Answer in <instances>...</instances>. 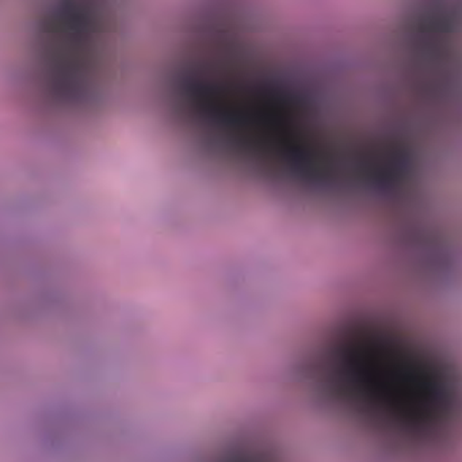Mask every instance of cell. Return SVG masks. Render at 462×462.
<instances>
[{
  "instance_id": "cell-1",
  "label": "cell",
  "mask_w": 462,
  "mask_h": 462,
  "mask_svg": "<svg viewBox=\"0 0 462 462\" xmlns=\"http://www.w3.org/2000/svg\"><path fill=\"white\" fill-rule=\"evenodd\" d=\"M174 86L182 117L229 158L275 177L315 169L305 107L250 51L226 40L205 45L186 59Z\"/></svg>"
},
{
  "instance_id": "cell-2",
  "label": "cell",
  "mask_w": 462,
  "mask_h": 462,
  "mask_svg": "<svg viewBox=\"0 0 462 462\" xmlns=\"http://www.w3.org/2000/svg\"><path fill=\"white\" fill-rule=\"evenodd\" d=\"M40 79L52 98L78 105L93 98L106 77L109 23L85 2H64L45 13L37 29Z\"/></svg>"
}]
</instances>
